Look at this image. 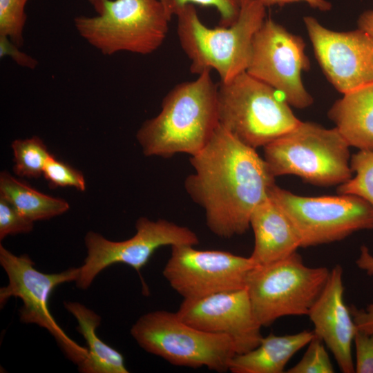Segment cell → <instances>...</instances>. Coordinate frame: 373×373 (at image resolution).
Returning <instances> with one entry per match:
<instances>
[{"label": "cell", "instance_id": "8992f818", "mask_svg": "<svg viewBox=\"0 0 373 373\" xmlns=\"http://www.w3.org/2000/svg\"><path fill=\"white\" fill-rule=\"evenodd\" d=\"M171 17L160 0H106L100 14L77 16L74 26L102 55H149L164 41Z\"/></svg>", "mask_w": 373, "mask_h": 373}, {"label": "cell", "instance_id": "1f68e13d", "mask_svg": "<svg viewBox=\"0 0 373 373\" xmlns=\"http://www.w3.org/2000/svg\"><path fill=\"white\" fill-rule=\"evenodd\" d=\"M266 8L285 5L293 3L303 2L310 8L322 12L329 11L332 9V4L327 0H259Z\"/></svg>", "mask_w": 373, "mask_h": 373}, {"label": "cell", "instance_id": "5b68a950", "mask_svg": "<svg viewBox=\"0 0 373 373\" xmlns=\"http://www.w3.org/2000/svg\"><path fill=\"white\" fill-rule=\"evenodd\" d=\"M219 123L244 144L264 147L300 123L282 95L246 71L218 89Z\"/></svg>", "mask_w": 373, "mask_h": 373}, {"label": "cell", "instance_id": "9c48e42d", "mask_svg": "<svg viewBox=\"0 0 373 373\" xmlns=\"http://www.w3.org/2000/svg\"><path fill=\"white\" fill-rule=\"evenodd\" d=\"M269 197L287 215L301 247L341 240L354 232L373 229V207L354 195L306 197L275 184Z\"/></svg>", "mask_w": 373, "mask_h": 373}, {"label": "cell", "instance_id": "ffe728a7", "mask_svg": "<svg viewBox=\"0 0 373 373\" xmlns=\"http://www.w3.org/2000/svg\"><path fill=\"white\" fill-rule=\"evenodd\" d=\"M64 305L77 320V330L86 343L88 357L77 366L78 370L82 373H128L123 355L97 336L101 316L78 302L65 301Z\"/></svg>", "mask_w": 373, "mask_h": 373}, {"label": "cell", "instance_id": "3957f363", "mask_svg": "<svg viewBox=\"0 0 373 373\" xmlns=\"http://www.w3.org/2000/svg\"><path fill=\"white\" fill-rule=\"evenodd\" d=\"M175 15L191 72L198 75L214 70L221 82H227L247 70L254 36L266 19V7L259 0H242L236 21L214 28L202 22L193 4L179 7Z\"/></svg>", "mask_w": 373, "mask_h": 373}, {"label": "cell", "instance_id": "d6986e66", "mask_svg": "<svg viewBox=\"0 0 373 373\" xmlns=\"http://www.w3.org/2000/svg\"><path fill=\"white\" fill-rule=\"evenodd\" d=\"M313 331L263 336L253 350L236 354L230 361L232 373H283L291 358L314 337Z\"/></svg>", "mask_w": 373, "mask_h": 373}, {"label": "cell", "instance_id": "4dcf8cb0", "mask_svg": "<svg viewBox=\"0 0 373 373\" xmlns=\"http://www.w3.org/2000/svg\"><path fill=\"white\" fill-rule=\"evenodd\" d=\"M19 46L13 44L8 37L0 35V57H10L18 65L34 69L38 62L33 57L21 51Z\"/></svg>", "mask_w": 373, "mask_h": 373}, {"label": "cell", "instance_id": "44dd1931", "mask_svg": "<svg viewBox=\"0 0 373 373\" xmlns=\"http://www.w3.org/2000/svg\"><path fill=\"white\" fill-rule=\"evenodd\" d=\"M0 196L33 222L59 216L70 208L65 200L41 193L6 171L0 174Z\"/></svg>", "mask_w": 373, "mask_h": 373}, {"label": "cell", "instance_id": "4316f807", "mask_svg": "<svg viewBox=\"0 0 373 373\" xmlns=\"http://www.w3.org/2000/svg\"><path fill=\"white\" fill-rule=\"evenodd\" d=\"M34 222L24 216L9 201L0 196V240L32 231Z\"/></svg>", "mask_w": 373, "mask_h": 373}, {"label": "cell", "instance_id": "7c38bea8", "mask_svg": "<svg viewBox=\"0 0 373 373\" xmlns=\"http://www.w3.org/2000/svg\"><path fill=\"white\" fill-rule=\"evenodd\" d=\"M305 44L271 18L256 33L246 70L280 93L289 106L303 109L313 103L302 73L309 68Z\"/></svg>", "mask_w": 373, "mask_h": 373}, {"label": "cell", "instance_id": "7402d4cb", "mask_svg": "<svg viewBox=\"0 0 373 373\" xmlns=\"http://www.w3.org/2000/svg\"><path fill=\"white\" fill-rule=\"evenodd\" d=\"M13 171L19 177L37 178L43 174L47 160L53 155L37 136L15 140L12 143Z\"/></svg>", "mask_w": 373, "mask_h": 373}, {"label": "cell", "instance_id": "6da1fadb", "mask_svg": "<svg viewBox=\"0 0 373 373\" xmlns=\"http://www.w3.org/2000/svg\"><path fill=\"white\" fill-rule=\"evenodd\" d=\"M190 163L193 172L184 188L204 209L209 230L223 238L245 233L254 210L276 184L264 158L219 125Z\"/></svg>", "mask_w": 373, "mask_h": 373}, {"label": "cell", "instance_id": "2e32d148", "mask_svg": "<svg viewBox=\"0 0 373 373\" xmlns=\"http://www.w3.org/2000/svg\"><path fill=\"white\" fill-rule=\"evenodd\" d=\"M343 274L341 265L332 268L307 316L314 325V335L331 351L340 370L354 373L352 348L357 327L344 301Z\"/></svg>", "mask_w": 373, "mask_h": 373}, {"label": "cell", "instance_id": "5bb4252c", "mask_svg": "<svg viewBox=\"0 0 373 373\" xmlns=\"http://www.w3.org/2000/svg\"><path fill=\"white\" fill-rule=\"evenodd\" d=\"M315 56L324 74L342 94L373 82V38L365 31L338 32L316 18H303Z\"/></svg>", "mask_w": 373, "mask_h": 373}, {"label": "cell", "instance_id": "e0dca14e", "mask_svg": "<svg viewBox=\"0 0 373 373\" xmlns=\"http://www.w3.org/2000/svg\"><path fill=\"white\" fill-rule=\"evenodd\" d=\"M250 227L254 234V247L249 257L255 265L283 260L301 247L300 237L291 222L269 197L254 210Z\"/></svg>", "mask_w": 373, "mask_h": 373}, {"label": "cell", "instance_id": "7a4b0ae2", "mask_svg": "<svg viewBox=\"0 0 373 373\" xmlns=\"http://www.w3.org/2000/svg\"><path fill=\"white\" fill-rule=\"evenodd\" d=\"M218 89L207 70L174 86L163 98L160 112L137 132L143 153L169 158L202 150L220 125Z\"/></svg>", "mask_w": 373, "mask_h": 373}, {"label": "cell", "instance_id": "f1b7e54d", "mask_svg": "<svg viewBox=\"0 0 373 373\" xmlns=\"http://www.w3.org/2000/svg\"><path fill=\"white\" fill-rule=\"evenodd\" d=\"M176 10L186 4L214 7L220 14V26L233 24L240 15L242 0H173Z\"/></svg>", "mask_w": 373, "mask_h": 373}, {"label": "cell", "instance_id": "cb8c5ba5", "mask_svg": "<svg viewBox=\"0 0 373 373\" xmlns=\"http://www.w3.org/2000/svg\"><path fill=\"white\" fill-rule=\"evenodd\" d=\"M28 0H0V35L16 46L23 44V31L26 22L25 6Z\"/></svg>", "mask_w": 373, "mask_h": 373}, {"label": "cell", "instance_id": "603a6c76", "mask_svg": "<svg viewBox=\"0 0 373 373\" xmlns=\"http://www.w3.org/2000/svg\"><path fill=\"white\" fill-rule=\"evenodd\" d=\"M350 166L355 175L338 185V193L360 197L373 207V151L359 150L350 158Z\"/></svg>", "mask_w": 373, "mask_h": 373}, {"label": "cell", "instance_id": "4fadbf2b", "mask_svg": "<svg viewBox=\"0 0 373 373\" xmlns=\"http://www.w3.org/2000/svg\"><path fill=\"white\" fill-rule=\"evenodd\" d=\"M171 247L163 276L184 299L244 289L249 272L255 266L250 257L227 251L198 250L189 245Z\"/></svg>", "mask_w": 373, "mask_h": 373}, {"label": "cell", "instance_id": "484cf974", "mask_svg": "<svg viewBox=\"0 0 373 373\" xmlns=\"http://www.w3.org/2000/svg\"><path fill=\"white\" fill-rule=\"evenodd\" d=\"M43 175L51 188L71 186L81 191L86 189V181L82 173L57 160L54 155L47 160Z\"/></svg>", "mask_w": 373, "mask_h": 373}, {"label": "cell", "instance_id": "ba28073f", "mask_svg": "<svg viewBox=\"0 0 373 373\" xmlns=\"http://www.w3.org/2000/svg\"><path fill=\"white\" fill-rule=\"evenodd\" d=\"M325 267L306 265L296 252L249 272L246 289L256 319L269 327L281 317L307 316L329 277Z\"/></svg>", "mask_w": 373, "mask_h": 373}, {"label": "cell", "instance_id": "f546056e", "mask_svg": "<svg viewBox=\"0 0 373 373\" xmlns=\"http://www.w3.org/2000/svg\"><path fill=\"white\" fill-rule=\"evenodd\" d=\"M353 344L355 348L354 372L373 373V334L357 329Z\"/></svg>", "mask_w": 373, "mask_h": 373}, {"label": "cell", "instance_id": "d6a6232c", "mask_svg": "<svg viewBox=\"0 0 373 373\" xmlns=\"http://www.w3.org/2000/svg\"><path fill=\"white\" fill-rule=\"evenodd\" d=\"M358 28L365 31L373 38V10L362 13L358 19Z\"/></svg>", "mask_w": 373, "mask_h": 373}, {"label": "cell", "instance_id": "83f0119b", "mask_svg": "<svg viewBox=\"0 0 373 373\" xmlns=\"http://www.w3.org/2000/svg\"><path fill=\"white\" fill-rule=\"evenodd\" d=\"M356 263L367 274L373 275V256L366 246L361 247L360 255ZM350 312L358 330L373 334V301L365 309H358L352 305Z\"/></svg>", "mask_w": 373, "mask_h": 373}, {"label": "cell", "instance_id": "836d02e7", "mask_svg": "<svg viewBox=\"0 0 373 373\" xmlns=\"http://www.w3.org/2000/svg\"><path fill=\"white\" fill-rule=\"evenodd\" d=\"M90 5L93 6L97 14H100L104 8V1L106 0H87ZM164 5L168 12L171 16L175 13V7L173 0H160Z\"/></svg>", "mask_w": 373, "mask_h": 373}, {"label": "cell", "instance_id": "d4e9b609", "mask_svg": "<svg viewBox=\"0 0 373 373\" xmlns=\"http://www.w3.org/2000/svg\"><path fill=\"white\" fill-rule=\"evenodd\" d=\"M300 360L287 373H333L334 366L323 341L315 335Z\"/></svg>", "mask_w": 373, "mask_h": 373}, {"label": "cell", "instance_id": "277c9868", "mask_svg": "<svg viewBox=\"0 0 373 373\" xmlns=\"http://www.w3.org/2000/svg\"><path fill=\"white\" fill-rule=\"evenodd\" d=\"M350 146L334 127L300 123L264 148L274 177L294 175L317 186L340 185L353 175Z\"/></svg>", "mask_w": 373, "mask_h": 373}, {"label": "cell", "instance_id": "ac0fdd59", "mask_svg": "<svg viewBox=\"0 0 373 373\" xmlns=\"http://www.w3.org/2000/svg\"><path fill=\"white\" fill-rule=\"evenodd\" d=\"M343 95L329 117L350 146L373 151V82Z\"/></svg>", "mask_w": 373, "mask_h": 373}, {"label": "cell", "instance_id": "52a82bcc", "mask_svg": "<svg viewBox=\"0 0 373 373\" xmlns=\"http://www.w3.org/2000/svg\"><path fill=\"white\" fill-rule=\"evenodd\" d=\"M130 332L144 350L176 366L224 372L237 354L227 336L202 331L166 310L142 315Z\"/></svg>", "mask_w": 373, "mask_h": 373}, {"label": "cell", "instance_id": "8fae6325", "mask_svg": "<svg viewBox=\"0 0 373 373\" xmlns=\"http://www.w3.org/2000/svg\"><path fill=\"white\" fill-rule=\"evenodd\" d=\"M135 229V234L123 241H111L93 231L86 234L87 256L79 267L77 288L88 289L102 271L114 264L123 263L139 272L160 247L199 243L198 236L189 228L165 219L141 217Z\"/></svg>", "mask_w": 373, "mask_h": 373}, {"label": "cell", "instance_id": "30bf717a", "mask_svg": "<svg viewBox=\"0 0 373 373\" xmlns=\"http://www.w3.org/2000/svg\"><path fill=\"white\" fill-rule=\"evenodd\" d=\"M0 265L6 271L8 284L0 288V305L11 297L19 298L23 305L19 319L24 323L36 324L48 330L69 360L77 366L88 357L86 347L70 338L59 327L50 312L48 300L59 285L76 282L79 267H71L58 273L46 274L37 270L27 254L17 256L0 245Z\"/></svg>", "mask_w": 373, "mask_h": 373}, {"label": "cell", "instance_id": "9a60e30c", "mask_svg": "<svg viewBox=\"0 0 373 373\" xmlns=\"http://www.w3.org/2000/svg\"><path fill=\"white\" fill-rule=\"evenodd\" d=\"M176 313L198 329L227 336L234 344L236 354L253 350L263 337L246 287L198 299H184Z\"/></svg>", "mask_w": 373, "mask_h": 373}]
</instances>
